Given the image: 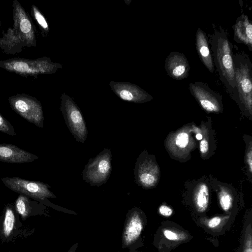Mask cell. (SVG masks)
Wrapping results in <instances>:
<instances>
[{
	"mask_svg": "<svg viewBox=\"0 0 252 252\" xmlns=\"http://www.w3.org/2000/svg\"><path fill=\"white\" fill-rule=\"evenodd\" d=\"M199 149L201 154H205L209 150V143L206 139H202L199 145Z\"/></svg>",
	"mask_w": 252,
	"mask_h": 252,
	"instance_id": "obj_29",
	"label": "cell"
},
{
	"mask_svg": "<svg viewBox=\"0 0 252 252\" xmlns=\"http://www.w3.org/2000/svg\"><path fill=\"white\" fill-rule=\"evenodd\" d=\"M157 247L158 249H173L189 241L191 238L188 231L173 224H162L157 233Z\"/></svg>",
	"mask_w": 252,
	"mask_h": 252,
	"instance_id": "obj_11",
	"label": "cell"
},
{
	"mask_svg": "<svg viewBox=\"0 0 252 252\" xmlns=\"http://www.w3.org/2000/svg\"><path fill=\"white\" fill-rule=\"evenodd\" d=\"M25 47L24 41L13 28H9L0 37V48L6 54L20 53Z\"/></svg>",
	"mask_w": 252,
	"mask_h": 252,
	"instance_id": "obj_20",
	"label": "cell"
},
{
	"mask_svg": "<svg viewBox=\"0 0 252 252\" xmlns=\"http://www.w3.org/2000/svg\"><path fill=\"white\" fill-rule=\"evenodd\" d=\"M252 219H247L243 233L239 252H252Z\"/></svg>",
	"mask_w": 252,
	"mask_h": 252,
	"instance_id": "obj_23",
	"label": "cell"
},
{
	"mask_svg": "<svg viewBox=\"0 0 252 252\" xmlns=\"http://www.w3.org/2000/svg\"><path fill=\"white\" fill-rule=\"evenodd\" d=\"M38 157L10 144H0V161L12 163L32 162Z\"/></svg>",
	"mask_w": 252,
	"mask_h": 252,
	"instance_id": "obj_16",
	"label": "cell"
},
{
	"mask_svg": "<svg viewBox=\"0 0 252 252\" xmlns=\"http://www.w3.org/2000/svg\"><path fill=\"white\" fill-rule=\"evenodd\" d=\"M1 180L11 190L37 201L56 198L49 190L50 186L41 182L29 181L19 177H4Z\"/></svg>",
	"mask_w": 252,
	"mask_h": 252,
	"instance_id": "obj_7",
	"label": "cell"
},
{
	"mask_svg": "<svg viewBox=\"0 0 252 252\" xmlns=\"http://www.w3.org/2000/svg\"><path fill=\"white\" fill-rule=\"evenodd\" d=\"M193 202L198 214L206 213L209 205V190L206 184L201 183L196 187L193 194Z\"/></svg>",
	"mask_w": 252,
	"mask_h": 252,
	"instance_id": "obj_22",
	"label": "cell"
},
{
	"mask_svg": "<svg viewBox=\"0 0 252 252\" xmlns=\"http://www.w3.org/2000/svg\"><path fill=\"white\" fill-rule=\"evenodd\" d=\"M195 46L201 61L211 73H213L214 64L207 38L205 32L199 28L196 33Z\"/></svg>",
	"mask_w": 252,
	"mask_h": 252,
	"instance_id": "obj_19",
	"label": "cell"
},
{
	"mask_svg": "<svg viewBox=\"0 0 252 252\" xmlns=\"http://www.w3.org/2000/svg\"><path fill=\"white\" fill-rule=\"evenodd\" d=\"M60 110L65 124L76 141L84 143L88 134L85 121L73 99L63 93L61 96Z\"/></svg>",
	"mask_w": 252,
	"mask_h": 252,
	"instance_id": "obj_5",
	"label": "cell"
},
{
	"mask_svg": "<svg viewBox=\"0 0 252 252\" xmlns=\"http://www.w3.org/2000/svg\"><path fill=\"white\" fill-rule=\"evenodd\" d=\"M233 45L225 33L216 32L212 36L211 50L214 64L217 67L221 81L233 98L238 99L233 62Z\"/></svg>",
	"mask_w": 252,
	"mask_h": 252,
	"instance_id": "obj_1",
	"label": "cell"
},
{
	"mask_svg": "<svg viewBox=\"0 0 252 252\" xmlns=\"http://www.w3.org/2000/svg\"><path fill=\"white\" fill-rule=\"evenodd\" d=\"M247 162L248 165L249 170L251 173L252 171V151L251 147L248 151L246 156Z\"/></svg>",
	"mask_w": 252,
	"mask_h": 252,
	"instance_id": "obj_30",
	"label": "cell"
},
{
	"mask_svg": "<svg viewBox=\"0 0 252 252\" xmlns=\"http://www.w3.org/2000/svg\"><path fill=\"white\" fill-rule=\"evenodd\" d=\"M20 216L17 213L13 204H7L0 217V239L3 241L9 242L20 235V230L22 226Z\"/></svg>",
	"mask_w": 252,
	"mask_h": 252,
	"instance_id": "obj_13",
	"label": "cell"
},
{
	"mask_svg": "<svg viewBox=\"0 0 252 252\" xmlns=\"http://www.w3.org/2000/svg\"><path fill=\"white\" fill-rule=\"evenodd\" d=\"M109 85L115 94L124 101L143 103L153 99L152 96L145 90L129 82L111 81Z\"/></svg>",
	"mask_w": 252,
	"mask_h": 252,
	"instance_id": "obj_12",
	"label": "cell"
},
{
	"mask_svg": "<svg viewBox=\"0 0 252 252\" xmlns=\"http://www.w3.org/2000/svg\"><path fill=\"white\" fill-rule=\"evenodd\" d=\"M189 90L205 111L218 112L221 110V96L211 90L205 83L199 81L190 83Z\"/></svg>",
	"mask_w": 252,
	"mask_h": 252,
	"instance_id": "obj_9",
	"label": "cell"
},
{
	"mask_svg": "<svg viewBox=\"0 0 252 252\" xmlns=\"http://www.w3.org/2000/svg\"><path fill=\"white\" fill-rule=\"evenodd\" d=\"M164 67L168 75L175 80H183L189 75L190 65L183 53L170 52L165 59Z\"/></svg>",
	"mask_w": 252,
	"mask_h": 252,
	"instance_id": "obj_15",
	"label": "cell"
},
{
	"mask_svg": "<svg viewBox=\"0 0 252 252\" xmlns=\"http://www.w3.org/2000/svg\"><path fill=\"white\" fill-rule=\"evenodd\" d=\"M219 202L220 208L225 213H228L233 207V198L227 190L222 189L219 193Z\"/></svg>",
	"mask_w": 252,
	"mask_h": 252,
	"instance_id": "obj_25",
	"label": "cell"
},
{
	"mask_svg": "<svg viewBox=\"0 0 252 252\" xmlns=\"http://www.w3.org/2000/svg\"><path fill=\"white\" fill-rule=\"evenodd\" d=\"M31 14L36 21L42 36H46L50 31L48 23L41 11L34 4L31 7Z\"/></svg>",
	"mask_w": 252,
	"mask_h": 252,
	"instance_id": "obj_24",
	"label": "cell"
},
{
	"mask_svg": "<svg viewBox=\"0 0 252 252\" xmlns=\"http://www.w3.org/2000/svg\"><path fill=\"white\" fill-rule=\"evenodd\" d=\"M232 219L231 214L224 215H216L209 218L201 217L197 220V224L208 233H219L224 232L231 224Z\"/></svg>",
	"mask_w": 252,
	"mask_h": 252,
	"instance_id": "obj_18",
	"label": "cell"
},
{
	"mask_svg": "<svg viewBox=\"0 0 252 252\" xmlns=\"http://www.w3.org/2000/svg\"><path fill=\"white\" fill-rule=\"evenodd\" d=\"M112 170V152L105 148L85 166L82 177L92 186L100 187L106 183Z\"/></svg>",
	"mask_w": 252,
	"mask_h": 252,
	"instance_id": "obj_4",
	"label": "cell"
},
{
	"mask_svg": "<svg viewBox=\"0 0 252 252\" xmlns=\"http://www.w3.org/2000/svg\"><path fill=\"white\" fill-rule=\"evenodd\" d=\"M189 142V136L186 132H180L176 137L175 143L177 146L180 148H186Z\"/></svg>",
	"mask_w": 252,
	"mask_h": 252,
	"instance_id": "obj_27",
	"label": "cell"
},
{
	"mask_svg": "<svg viewBox=\"0 0 252 252\" xmlns=\"http://www.w3.org/2000/svg\"><path fill=\"white\" fill-rule=\"evenodd\" d=\"M234 40L242 43L252 50V24L248 17L244 14L238 17L234 26Z\"/></svg>",
	"mask_w": 252,
	"mask_h": 252,
	"instance_id": "obj_17",
	"label": "cell"
},
{
	"mask_svg": "<svg viewBox=\"0 0 252 252\" xmlns=\"http://www.w3.org/2000/svg\"><path fill=\"white\" fill-rule=\"evenodd\" d=\"M0 132L10 136L16 135L12 124L0 114Z\"/></svg>",
	"mask_w": 252,
	"mask_h": 252,
	"instance_id": "obj_26",
	"label": "cell"
},
{
	"mask_svg": "<svg viewBox=\"0 0 252 252\" xmlns=\"http://www.w3.org/2000/svg\"><path fill=\"white\" fill-rule=\"evenodd\" d=\"M196 138L198 140H201L202 139V135L200 133H198L196 135Z\"/></svg>",
	"mask_w": 252,
	"mask_h": 252,
	"instance_id": "obj_32",
	"label": "cell"
},
{
	"mask_svg": "<svg viewBox=\"0 0 252 252\" xmlns=\"http://www.w3.org/2000/svg\"><path fill=\"white\" fill-rule=\"evenodd\" d=\"M233 62L238 99L245 109L252 113V63L245 53L237 51L233 54Z\"/></svg>",
	"mask_w": 252,
	"mask_h": 252,
	"instance_id": "obj_3",
	"label": "cell"
},
{
	"mask_svg": "<svg viewBox=\"0 0 252 252\" xmlns=\"http://www.w3.org/2000/svg\"><path fill=\"white\" fill-rule=\"evenodd\" d=\"M78 246V243H75L71 248L69 249L68 252H75Z\"/></svg>",
	"mask_w": 252,
	"mask_h": 252,
	"instance_id": "obj_31",
	"label": "cell"
},
{
	"mask_svg": "<svg viewBox=\"0 0 252 252\" xmlns=\"http://www.w3.org/2000/svg\"><path fill=\"white\" fill-rule=\"evenodd\" d=\"M0 67L23 77L37 78L40 75L55 73L63 66L44 57L37 59L15 58L0 61Z\"/></svg>",
	"mask_w": 252,
	"mask_h": 252,
	"instance_id": "obj_2",
	"label": "cell"
},
{
	"mask_svg": "<svg viewBox=\"0 0 252 252\" xmlns=\"http://www.w3.org/2000/svg\"><path fill=\"white\" fill-rule=\"evenodd\" d=\"M31 198L20 194L15 201L14 206L16 211L23 220L31 216L36 215L39 204Z\"/></svg>",
	"mask_w": 252,
	"mask_h": 252,
	"instance_id": "obj_21",
	"label": "cell"
},
{
	"mask_svg": "<svg viewBox=\"0 0 252 252\" xmlns=\"http://www.w3.org/2000/svg\"><path fill=\"white\" fill-rule=\"evenodd\" d=\"M145 224L146 218L141 210L135 207L128 211L122 234L123 248L130 246L139 239Z\"/></svg>",
	"mask_w": 252,
	"mask_h": 252,
	"instance_id": "obj_10",
	"label": "cell"
},
{
	"mask_svg": "<svg viewBox=\"0 0 252 252\" xmlns=\"http://www.w3.org/2000/svg\"><path fill=\"white\" fill-rule=\"evenodd\" d=\"M13 29L21 37L26 47H35L36 45V30L24 8L17 0L13 1Z\"/></svg>",
	"mask_w": 252,
	"mask_h": 252,
	"instance_id": "obj_8",
	"label": "cell"
},
{
	"mask_svg": "<svg viewBox=\"0 0 252 252\" xmlns=\"http://www.w3.org/2000/svg\"></svg>",
	"mask_w": 252,
	"mask_h": 252,
	"instance_id": "obj_33",
	"label": "cell"
},
{
	"mask_svg": "<svg viewBox=\"0 0 252 252\" xmlns=\"http://www.w3.org/2000/svg\"><path fill=\"white\" fill-rule=\"evenodd\" d=\"M8 99L11 107L16 113L37 127H43L42 107L35 97L22 94L10 96Z\"/></svg>",
	"mask_w": 252,
	"mask_h": 252,
	"instance_id": "obj_6",
	"label": "cell"
},
{
	"mask_svg": "<svg viewBox=\"0 0 252 252\" xmlns=\"http://www.w3.org/2000/svg\"><path fill=\"white\" fill-rule=\"evenodd\" d=\"M158 213L162 217L168 218L173 215V210L170 207L163 204L159 207Z\"/></svg>",
	"mask_w": 252,
	"mask_h": 252,
	"instance_id": "obj_28",
	"label": "cell"
},
{
	"mask_svg": "<svg viewBox=\"0 0 252 252\" xmlns=\"http://www.w3.org/2000/svg\"><path fill=\"white\" fill-rule=\"evenodd\" d=\"M153 161L145 152H143L135 163L134 174L136 183L144 188L153 187L157 181Z\"/></svg>",
	"mask_w": 252,
	"mask_h": 252,
	"instance_id": "obj_14",
	"label": "cell"
}]
</instances>
